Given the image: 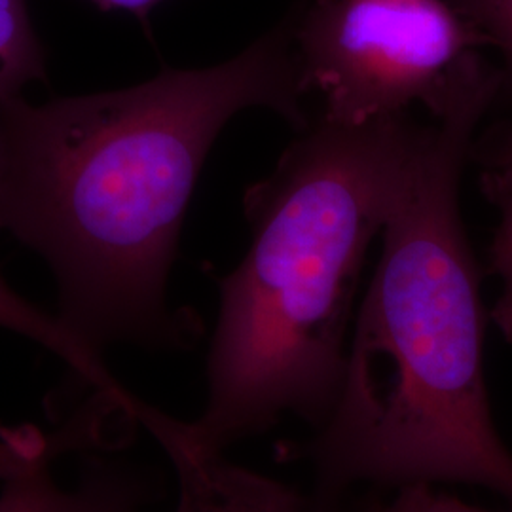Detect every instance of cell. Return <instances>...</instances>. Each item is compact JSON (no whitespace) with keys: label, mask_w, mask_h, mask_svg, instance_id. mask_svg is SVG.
I'll return each mask as SVG.
<instances>
[{"label":"cell","mask_w":512,"mask_h":512,"mask_svg":"<svg viewBox=\"0 0 512 512\" xmlns=\"http://www.w3.org/2000/svg\"><path fill=\"white\" fill-rule=\"evenodd\" d=\"M308 93L291 23L207 69H167L116 92L0 101V228L59 283V317L99 349L184 346L196 327L165 287L203 162L241 110L304 131Z\"/></svg>","instance_id":"obj_1"},{"label":"cell","mask_w":512,"mask_h":512,"mask_svg":"<svg viewBox=\"0 0 512 512\" xmlns=\"http://www.w3.org/2000/svg\"><path fill=\"white\" fill-rule=\"evenodd\" d=\"M467 137L425 131L404 167L338 399L310 446L319 501L353 484L463 482L512 501L484 382V311L459 217Z\"/></svg>","instance_id":"obj_2"},{"label":"cell","mask_w":512,"mask_h":512,"mask_svg":"<svg viewBox=\"0 0 512 512\" xmlns=\"http://www.w3.org/2000/svg\"><path fill=\"white\" fill-rule=\"evenodd\" d=\"M418 126L319 118L249 188L253 243L220 283L202 416L183 421L205 458L287 414L321 427L348 365L349 321L366 251L384 232Z\"/></svg>","instance_id":"obj_3"},{"label":"cell","mask_w":512,"mask_h":512,"mask_svg":"<svg viewBox=\"0 0 512 512\" xmlns=\"http://www.w3.org/2000/svg\"><path fill=\"white\" fill-rule=\"evenodd\" d=\"M306 90L321 118L363 126L423 103L435 114L467 52L486 44L444 0H317L293 25Z\"/></svg>","instance_id":"obj_4"},{"label":"cell","mask_w":512,"mask_h":512,"mask_svg":"<svg viewBox=\"0 0 512 512\" xmlns=\"http://www.w3.org/2000/svg\"><path fill=\"white\" fill-rule=\"evenodd\" d=\"M42 463L4 480L0 512H143L147 480L118 461L92 459L74 486H61Z\"/></svg>","instance_id":"obj_5"},{"label":"cell","mask_w":512,"mask_h":512,"mask_svg":"<svg viewBox=\"0 0 512 512\" xmlns=\"http://www.w3.org/2000/svg\"><path fill=\"white\" fill-rule=\"evenodd\" d=\"M0 327L18 332L52 351L65 361L78 378L92 385L95 397L110 404H126L131 393L110 372L101 351L78 336L59 315L40 310L23 296H19L0 277Z\"/></svg>","instance_id":"obj_6"},{"label":"cell","mask_w":512,"mask_h":512,"mask_svg":"<svg viewBox=\"0 0 512 512\" xmlns=\"http://www.w3.org/2000/svg\"><path fill=\"white\" fill-rule=\"evenodd\" d=\"M173 512H302V501L287 486L226 461L181 484Z\"/></svg>","instance_id":"obj_7"},{"label":"cell","mask_w":512,"mask_h":512,"mask_svg":"<svg viewBox=\"0 0 512 512\" xmlns=\"http://www.w3.org/2000/svg\"><path fill=\"white\" fill-rule=\"evenodd\" d=\"M492 145H484L480 154L482 190L499 209V226L490 247V270L501 277L503 293L495 302L492 319L512 344V131L499 129Z\"/></svg>","instance_id":"obj_8"},{"label":"cell","mask_w":512,"mask_h":512,"mask_svg":"<svg viewBox=\"0 0 512 512\" xmlns=\"http://www.w3.org/2000/svg\"><path fill=\"white\" fill-rule=\"evenodd\" d=\"M110 437L109 421L95 410L82 412L55 433H44L33 425L0 431V478L8 480L35 469L42 463H52L69 450L103 448Z\"/></svg>","instance_id":"obj_9"},{"label":"cell","mask_w":512,"mask_h":512,"mask_svg":"<svg viewBox=\"0 0 512 512\" xmlns=\"http://www.w3.org/2000/svg\"><path fill=\"white\" fill-rule=\"evenodd\" d=\"M44 78V54L27 0H0V101L18 97L25 86Z\"/></svg>","instance_id":"obj_10"},{"label":"cell","mask_w":512,"mask_h":512,"mask_svg":"<svg viewBox=\"0 0 512 512\" xmlns=\"http://www.w3.org/2000/svg\"><path fill=\"white\" fill-rule=\"evenodd\" d=\"M484 42L499 48L512 76V0H452Z\"/></svg>","instance_id":"obj_11"},{"label":"cell","mask_w":512,"mask_h":512,"mask_svg":"<svg viewBox=\"0 0 512 512\" xmlns=\"http://www.w3.org/2000/svg\"><path fill=\"white\" fill-rule=\"evenodd\" d=\"M418 512H490L471 507L456 497L433 494L429 486H421L420 505ZM512 512V511H511Z\"/></svg>","instance_id":"obj_12"},{"label":"cell","mask_w":512,"mask_h":512,"mask_svg":"<svg viewBox=\"0 0 512 512\" xmlns=\"http://www.w3.org/2000/svg\"><path fill=\"white\" fill-rule=\"evenodd\" d=\"M421 486L425 484H416V486H406L401 488L397 497L385 505H376L374 509L366 512H418L420 505Z\"/></svg>","instance_id":"obj_13"},{"label":"cell","mask_w":512,"mask_h":512,"mask_svg":"<svg viewBox=\"0 0 512 512\" xmlns=\"http://www.w3.org/2000/svg\"><path fill=\"white\" fill-rule=\"evenodd\" d=\"M93 2H97L101 8H107V10H124L133 16L145 19L148 12L158 4H162L164 0H93Z\"/></svg>","instance_id":"obj_14"}]
</instances>
